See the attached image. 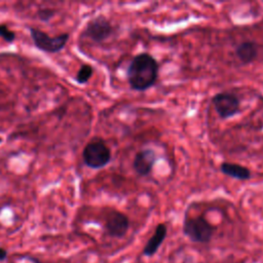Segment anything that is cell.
<instances>
[{
	"label": "cell",
	"mask_w": 263,
	"mask_h": 263,
	"mask_svg": "<svg viewBox=\"0 0 263 263\" xmlns=\"http://www.w3.org/2000/svg\"><path fill=\"white\" fill-rule=\"evenodd\" d=\"M158 76V63L149 53L142 52L134 57L127 68V81L134 90L144 91L150 88Z\"/></svg>",
	"instance_id": "1"
},
{
	"label": "cell",
	"mask_w": 263,
	"mask_h": 263,
	"mask_svg": "<svg viewBox=\"0 0 263 263\" xmlns=\"http://www.w3.org/2000/svg\"><path fill=\"white\" fill-rule=\"evenodd\" d=\"M215 230V227L202 216L186 217L184 219L183 233L193 242H210Z\"/></svg>",
	"instance_id": "2"
},
{
	"label": "cell",
	"mask_w": 263,
	"mask_h": 263,
	"mask_svg": "<svg viewBox=\"0 0 263 263\" xmlns=\"http://www.w3.org/2000/svg\"><path fill=\"white\" fill-rule=\"evenodd\" d=\"M84 163L91 168H101L111 160V151L102 140L89 142L82 152Z\"/></svg>",
	"instance_id": "3"
},
{
	"label": "cell",
	"mask_w": 263,
	"mask_h": 263,
	"mask_svg": "<svg viewBox=\"0 0 263 263\" xmlns=\"http://www.w3.org/2000/svg\"><path fill=\"white\" fill-rule=\"evenodd\" d=\"M30 34L35 46L45 52L60 51L66 45L69 39L68 33H63L61 35L50 37L45 32L36 28H30Z\"/></svg>",
	"instance_id": "4"
},
{
	"label": "cell",
	"mask_w": 263,
	"mask_h": 263,
	"mask_svg": "<svg viewBox=\"0 0 263 263\" xmlns=\"http://www.w3.org/2000/svg\"><path fill=\"white\" fill-rule=\"evenodd\" d=\"M212 104L223 119L235 116L240 110L239 99L232 92H219L212 98Z\"/></svg>",
	"instance_id": "5"
},
{
	"label": "cell",
	"mask_w": 263,
	"mask_h": 263,
	"mask_svg": "<svg viewBox=\"0 0 263 263\" xmlns=\"http://www.w3.org/2000/svg\"><path fill=\"white\" fill-rule=\"evenodd\" d=\"M112 33L113 27L104 15H99L90 20L84 30V35L98 43L108 39Z\"/></svg>",
	"instance_id": "6"
},
{
	"label": "cell",
	"mask_w": 263,
	"mask_h": 263,
	"mask_svg": "<svg viewBox=\"0 0 263 263\" xmlns=\"http://www.w3.org/2000/svg\"><path fill=\"white\" fill-rule=\"evenodd\" d=\"M129 226L128 218L121 212L112 210L107 214L105 228L112 237H122L127 232Z\"/></svg>",
	"instance_id": "7"
},
{
	"label": "cell",
	"mask_w": 263,
	"mask_h": 263,
	"mask_svg": "<svg viewBox=\"0 0 263 263\" xmlns=\"http://www.w3.org/2000/svg\"><path fill=\"white\" fill-rule=\"evenodd\" d=\"M156 161V155L151 149H143L139 151L134 158L133 167L135 172L142 177L148 176Z\"/></svg>",
	"instance_id": "8"
},
{
	"label": "cell",
	"mask_w": 263,
	"mask_h": 263,
	"mask_svg": "<svg viewBox=\"0 0 263 263\" xmlns=\"http://www.w3.org/2000/svg\"><path fill=\"white\" fill-rule=\"evenodd\" d=\"M166 233H167V228H166L165 224H163V223L158 224L155 228L153 235L146 242V245L143 249V254L147 257L153 256L157 252V250L159 249L161 243L163 242L164 238L166 237Z\"/></svg>",
	"instance_id": "9"
},
{
	"label": "cell",
	"mask_w": 263,
	"mask_h": 263,
	"mask_svg": "<svg viewBox=\"0 0 263 263\" xmlns=\"http://www.w3.org/2000/svg\"><path fill=\"white\" fill-rule=\"evenodd\" d=\"M235 54L245 65L253 63L258 57V45L254 41H242L236 46Z\"/></svg>",
	"instance_id": "10"
},
{
	"label": "cell",
	"mask_w": 263,
	"mask_h": 263,
	"mask_svg": "<svg viewBox=\"0 0 263 263\" xmlns=\"http://www.w3.org/2000/svg\"><path fill=\"white\" fill-rule=\"evenodd\" d=\"M221 172L233 179H237L239 181H246L251 178V172L248 167L240 165L238 163L233 162H222L220 165Z\"/></svg>",
	"instance_id": "11"
},
{
	"label": "cell",
	"mask_w": 263,
	"mask_h": 263,
	"mask_svg": "<svg viewBox=\"0 0 263 263\" xmlns=\"http://www.w3.org/2000/svg\"><path fill=\"white\" fill-rule=\"evenodd\" d=\"M91 75H92V67L90 65L84 64L80 67L75 79L78 83H85L89 80Z\"/></svg>",
	"instance_id": "12"
},
{
	"label": "cell",
	"mask_w": 263,
	"mask_h": 263,
	"mask_svg": "<svg viewBox=\"0 0 263 263\" xmlns=\"http://www.w3.org/2000/svg\"><path fill=\"white\" fill-rule=\"evenodd\" d=\"M0 37L3 38L6 42H12L15 39V34L13 31L9 30L7 26L0 25Z\"/></svg>",
	"instance_id": "13"
},
{
	"label": "cell",
	"mask_w": 263,
	"mask_h": 263,
	"mask_svg": "<svg viewBox=\"0 0 263 263\" xmlns=\"http://www.w3.org/2000/svg\"><path fill=\"white\" fill-rule=\"evenodd\" d=\"M53 14V11L50 10V9H41L39 12H38V15L40 17V20L42 21H48Z\"/></svg>",
	"instance_id": "14"
},
{
	"label": "cell",
	"mask_w": 263,
	"mask_h": 263,
	"mask_svg": "<svg viewBox=\"0 0 263 263\" xmlns=\"http://www.w3.org/2000/svg\"><path fill=\"white\" fill-rule=\"evenodd\" d=\"M6 255H7L6 251H5L4 249L0 248V260H4V259H5V257H6Z\"/></svg>",
	"instance_id": "15"
}]
</instances>
